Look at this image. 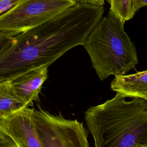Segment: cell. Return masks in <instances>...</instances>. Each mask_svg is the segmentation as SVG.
<instances>
[{"instance_id": "cell-11", "label": "cell", "mask_w": 147, "mask_h": 147, "mask_svg": "<svg viewBox=\"0 0 147 147\" xmlns=\"http://www.w3.org/2000/svg\"><path fill=\"white\" fill-rule=\"evenodd\" d=\"M14 36L10 33L0 32V53L13 44Z\"/></svg>"}, {"instance_id": "cell-10", "label": "cell", "mask_w": 147, "mask_h": 147, "mask_svg": "<svg viewBox=\"0 0 147 147\" xmlns=\"http://www.w3.org/2000/svg\"><path fill=\"white\" fill-rule=\"evenodd\" d=\"M109 3V12L118 18L123 24L131 20L136 13L134 7V0H107Z\"/></svg>"}, {"instance_id": "cell-2", "label": "cell", "mask_w": 147, "mask_h": 147, "mask_svg": "<svg viewBox=\"0 0 147 147\" xmlns=\"http://www.w3.org/2000/svg\"><path fill=\"white\" fill-rule=\"evenodd\" d=\"M117 92L84 113L96 147H147V101Z\"/></svg>"}, {"instance_id": "cell-1", "label": "cell", "mask_w": 147, "mask_h": 147, "mask_svg": "<svg viewBox=\"0 0 147 147\" xmlns=\"http://www.w3.org/2000/svg\"><path fill=\"white\" fill-rule=\"evenodd\" d=\"M103 6L77 2L49 20L14 36L0 53V83L29 70L49 67L72 48L83 45L103 17Z\"/></svg>"}, {"instance_id": "cell-8", "label": "cell", "mask_w": 147, "mask_h": 147, "mask_svg": "<svg viewBox=\"0 0 147 147\" xmlns=\"http://www.w3.org/2000/svg\"><path fill=\"white\" fill-rule=\"evenodd\" d=\"M111 88L127 98H140L147 101V71L115 76Z\"/></svg>"}, {"instance_id": "cell-12", "label": "cell", "mask_w": 147, "mask_h": 147, "mask_svg": "<svg viewBox=\"0 0 147 147\" xmlns=\"http://www.w3.org/2000/svg\"><path fill=\"white\" fill-rule=\"evenodd\" d=\"M22 0H0V15L10 10Z\"/></svg>"}, {"instance_id": "cell-16", "label": "cell", "mask_w": 147, "mask_h": 147, "mask_svg": "<svg viewBox=\"0 0 147 147\" xmlns=\"http://www.w3.org/2000/svg\"><path fill=\"white\" fill-rule=\"evenodd\" d=\"M0 138H9L7 136H6L4 133V132L2 131L1 126H0Z\"/></svg>"}, {"instance_id": "cell-7", "label": "cell", "mask_w": 147, "mask_h": 147, "mask_svg": "<svg viewBox=\"0 0 147 147\" xmlns=\"http://www.w3.org/2000/svg\"><path fill=\"white\" fill-rule=\"evenodd\" d=\"M48 76V67L42 66L23 73L9 82L17 95L29 106L39 100V94Z\"/></svg>"}, {"instance_id": "cell-13", "label": "cell", "mask_w": 147, "mask_h": 147, "mask_svg": "<svg viewBox=\"0 0 147 147\" xmlns=\"http://www.w3.org/2000/svg\"><path fill=\"white\" fill-rule=\"evenodd\" d=\"M0 147H17L13 141L10 138H0Z\"/></svg>"}, {"instance_id": "cell-4", "label": "cell", "mask_w": 147, "mask_h": 147, "mask_svg": "<svg viewBox=\"0 0 147 147\" xmlns=\"http://www.w3.org/2000/svg\"><path fill=\"white\" fill-rule=\"evenodd\" d=\"M75 0H22L0 15V32L16 36L76 4Z\"/></svg>"}, {"instance_id": "cell-14", "label": "cell", "mask_w": 147, "mask_h": 147, "mask_svg": "<svg viewBox=\"0 0 147 147\" xmlns=\"http://www.w3.org/2000/svg\"><path fill=\"white\" fill-rule=\"evenodd\" d=\"M76 2H82L90 3L96 5L103 6L105 4V0H75Z\"/></svg>"}, {"instance_id": "cell-6", "label": "cell", "mask_w": 147, "mask_h": 147, "mask_svg": "<svg viewBox=\"0 0 147 147\" xmlns=\"http://www.w3.org/2000/svg\"><path fill=\"white\" fill-rule=\"evenodd\" d=\"M34 109L24 107L0 119V126L17 147H42L33 118Z\"/></svg>"}, {"instance_id": "cell-3", "label": "cell", "mask_w": 147, "mask_h": 147, "mask_svg": "<svg viewBox=\"0 0 147 147\" xmlns=\"http://www.w3.org/2000/svg\"><path fill=\"white\" fill-rule=\"evenodd\" d=\"M124 24L110 12L102 17L83 45L100 80L122 75L138 63L136 49Z\"/></svg>"}, {"instance_id": "cell-15", "label": "cell", "mask_w": 147, "mask_h": 147, "mask_svg": "<svg viewBox=\"0 0 147 147\" xmlns=\"http://www.w3.org/2000/svg\"><path fill=\"white\" fill-rule=\"evenodd\" d=\"M145 6H147V0H134V7L136 12Z\"/></svg>"}, {"instance_id": "cell-9", "label": "cell", "mask_w": 147, "mask_h": 147, "mask_svg": "<svg viewBox=\"0 0 147 147\" xmlns=\"http://www.w3.org/2000/svg\"><path fill=\"white\" fill-rule=\"evenodd\" d=\"M28 106L16 93L10 82L0 83V119Z\"/></svg>"}, {"instance_id": "cell-5", "label": "cell", "mask_w": 147, "mask_h": 147, "mask_svg": "<svg viewBox=\"0 0 147 147\" xmlns=\"http://www.w3.org/2000/svg\"><path fill=\"white\" fill-rule=\"evenodd\" d=\"M33 118L42 147H88V131L82 122L53 115L40 106Z\"/></svg>"}]
</instances>
